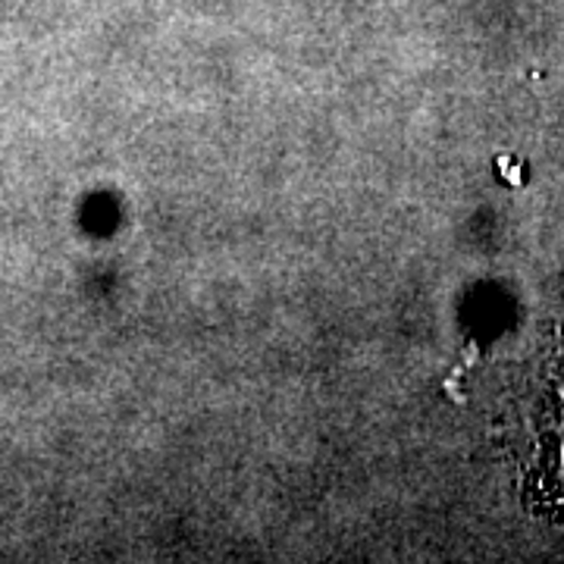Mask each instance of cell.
<instances>
[{
    "label": "cell",
    "instance_id": "obj_1",
    "mask_svg": "<svg viewBox=\"0 0 564 564\" xmlns=\"http://www.w3.org/2000/svg\"><path fill=\"white\" fill-rule=\"evenodd\" d=\"M518 477L527 502L564 527V329L545 355L527 404Z\"/></svg>",
    "mask_w": 564,
    "mask_h": 564
}]
</instances>
